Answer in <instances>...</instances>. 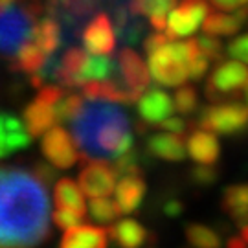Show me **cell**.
Instances as JSON below:
<instances>
[{"instance_id":"6da1fadb","label":"cell","mask_w":248,"mask_h":248,"mask_svg":"<svg viewBox=\"0 0 248 248\" xmlns=\"http://www.w3.org/2000/svg\"><path fill=\"white\" fill-rule=\"evenodd\" d=\"M50 235V199L31 171L0 166V247H35Z\"/></svg>"},{"instance_id":"7a4b0ae2","label":"cell","mask_w":248,"mask_h":248,"mask_svg":"<svg viewBox=\"0 0 248 248\" xmlns=\"http://www.w3.org/2000/svg\"><path fill=\"white\" fill-rule=\"evenodd\" d=\"M72 131L85 153L98 158L120 156L133 145L125 112L110 103H99V99L81 107L72 118Z\"/></svg>"},{"instance_id":"3957f363","label":"cell","mask_w":248,"mask_h":248,"mask_svg":"<svg viewBox=\"0 0 248 248\" xmlns=\"http://www.w3.org/2000/svg\"><path fill=\"white\" fill-rule=\"evenodd\" d=\"M199 50L197 39L182 43H166L149 53V68L156 83L164 87H178L189 78V62Z\"/></svg>"},{"instance_id":"277c9868","label":"cell","mask_w":248,"mask_h":248,"mask_svg":"<svg viewBox=\"0 0 248 248\" xmlns=\"http://www.w3.org/2000/svg\"><path fill=\"white\" fill-rule=\"evenodd\" d=\"M201 127L215 134H239L248 131V105L221 103L210 105L201 112Z\"/></svg>"},{"instance_id":"5b68a950","label":"cell","mask_w":248,"mask_h":248,"mask_svg":"<svg viewBox=\"0 0 248 248\" xmlns=\"http://www.w3.org/2000/svg\"><path fill=\"white\" fill-rule=\"evenodd\" d=\"M248 83V68L245 62L224 61L212 72L206 94L212 101H221L226 98H235L245 90Z\"/></svg>"},{"instance_id":"8992f818","label":"cell","mask_w":248,"mask_h":248,"mask_svg":"<svg viewBox=\"0 0 248 248\" xmlns=\"http://www.w3.org/2000/svg\"><path fill=\"white\" fill-rule=\"evenodd\" d=\"M31 35V18L18 6L0 9V53L13 55Z\"/></svg>"},{"instance_id":"52a82bcc","label":"cell","mask_w":248,"mask_h":248,"mask_svg":"<svg viewBox=\"0 0 248 248\" xmlns=\"http://www.w3.org/2000/svg\"><path fill=\"white\" fill-rule=\"evenodd\" d=\"M41 149H43V155L46 156V160L50 164H53L55 168L68 169L78 160L85 162V156H79L68 131H64L62 127H50L46 131Z\"/></svg>"},{"instance_id":"ba28073f","label":"cell","mask_w":248,"mask_h":248,"mask_svg":"<svg viewBox=\"0 0 248 248\" xmlns=\"http://www.w3.org/2000/svg\"><path fill=\"white\" fill-rule=\"evenodd\" d=\"M208 2L206 0H182V4L177 9L169 13V20L166 24L169 39H177V37L191 35L195 31L199 24L208 15Z\"/></svg>"},{"instance_id":"9c48e42d","label":"cell","mask_w":248,"mask_h":248,"mask_svg":"<svg viewBox=\"0 0 248 248\" xmlns=\"http://www.w3.org/2000/svg\"><path fill=\"white\" fill-rule=\"evenodd\" d=\"M85 48L94 55H110L116 46V31L112 20L105 13H98L83 31Z\"/></svg>"},{"instance_id":"30bf717a","label":"cell","mask_w":248,"mask_h":248,"mask_svg":"<svg viewBox=\"0 0 248 248\" xmlns=\"http://www.w3.org/2000/svg\"><path fill=\"white\" fill-rule=\"evenodd\" d=\"M116 171L105 162H89L79 173L81 189L89 197H107L116 187Z\"/></svg>"},{"instance_id":"8fae6325","label":"cell","mask_w":248,"mask_h":248,"mask_svg":"<svg viewBox=\"0 0 248 248\" xmlns=\"http://www.w3.org/2000/svg\"><path fill=\"white\" fill-rule=\"evenodd\" d=\"M118 72L127 89L138 96H142L143 90L149 87V70L143 64L142 57L131 48H124L118 53Z\"/></svg>"},{"instance_id":"7c38bea8","label":"cell","mask_w":248,"mask_h":248,"mask_svg":"<svg viewBox=\"0 0 248 248\" xmlns=\"http://www.w3.org/2000/svg\"><path fill=\"white\" fill-rule=\"evenodd\" d=\"M103 0H59L53 9V17H59L64 22L66 30L76 31L87 18L96 13Z\"/></svg>"},{"instance_id":"4fadbf2b","label":"cell","mask_w":248,"mask_h":248,"mask_svg":"<svg viewBox=\"0 0 248 248\" xmlns=\"http://www.w3.org/2000/svg\"><path fill=\"white\" fill-rule=\"evenodd\" d=\"M145 180L142 178V173H131V175H124L122 180L118 182L114 187L116 191V204L122 213L134 212L140 202H142L143 195H145Z\"/></svg>"},{"instance_id":"5bb4252c","label":"cell","mask_w":248,"mask_h":248,"mask_svg":"<svg viewBox=\"0 0 248 248\" xmlns=\"http://www.w3.org/2000/svg\"><path fill=\"white\" fill-rule=\"evenodd\" d=\"M173 99L158 89L147 90L138 98V112L147 124H160L173 114Z\"/></svg>"},{"instance_id":"9a60e30c","label":"cell","mask_w":248,"mask_h":248,"mask_svg":"<svg viewBox=\"0 0 248 248\" xmlns=\"http://www.w3.org/2000/svg\"><path fill=\"white\" fill-rule=\"evenodd\" d=\"M55 124V114H53V105L50 101L37 96L33 103H30L24 110V127L30 138H37L43 133H46L50 127Z\"/></svg>"},{"instance_id":"2e32d148","label":"cell","mask_w":248,"mask_h":248,"mask_svg":"<svg viewBox=\"0 0 248 248\" xmlns=\"http://www.w3.org/2000/svg\"><path fill=\"white\" fill-rule=\"evenodd\" d=\"M108 243V232L99 226H70L62 233V248H103Z\"/></svg>"},{"instance_id":"e0dca14e","label":"cell","mask_w":248,"mask_h":248,"mask_svg":"<svg viewBox=\"0 0 248 248\" xmlns=\"http://www.w3.org/2000/svg\"><path fill=\"white\" fill-rule=\"evenodd\" d=\"M248 18V4L241 6L235 13H210L204 17V33L208 35H233Z\"/></svg>"},{"instance_id":"ac0fdd59","label":"cell","mask_w":248,"mask_h":248,"mask_svg":"<svg viewBox=\"0 0 248 248\" xmlns=\"http://www.w3.org/2000/svg\"><path fill=\"white\" fill-rule=\"evenodd\" d=\"M187 153L199 164H210V166H213L219 160L221 145H219V140H217L215 134L208 133L204 129V131H195L189 136V140H187Z\"/></svg>"},{"instance_id":"d6986e66","label":"cell","mask_w":248,"mask_h":248,"mask_svg":"<svg viewBox=\"0 0 248 248\" xmlns=\"http://www.w3.org/2000/svg\"><path fill=\"white\" fill-rule=\"evenodd\" d=\"M33 43H35L46 55L55 53L57 48L61 46L62 41V28L57 17H46L41 18L35 26L31 28V35Z\"/></svg>"},{"instance_id":"ffe728a7","label":"cell","mask_w":248,"mask_h":248,"mask_svg":"<svg viewBox=\"0 0 248 248\" xmlns=\"http://www.w3.org/2000/svg\"><path fill=\"white\" fill-rule=\"evenodd\" d=\"M149 151L162 160L178 162L186 156V143L180 134L171 133H158L149 138Z\"/></svg>"},{"instance_id":"44dd1931","label":"cell","mask_w":248,"mask_h":248,"mask_svg":"<svg viewBox=\"0 0 248 248\" xmlns=\"http://www.w3.org/2000/svg\"><path fill=\"white\" fill-rule=\"evenodd\" d=\"M222 210L228 213L237 224L248 222V184H235L224 189L222 193Z\"/></svg>"},{"instance_id":"7402d4cb","label":"cell","mask_w":248,"mask_h":248,"mask_svg":"<svg viewBox=\"0 0 248 248\" xmlns=\"http://www.w3.org/2000/svg\"><path fill=\"white\" fill-rule=\"evenodd\" d=\"M53 201L57 204V208H66V210H72V212H78L79 215H83V217H85V213H87L83 189H81L72 178H61V180L55 184Z\"/></svg>"},{"instance_id":"603a6c76","label":"cell","mask_w":248,"mask_h":248,"mask_svg":"<svg viewBox=\"0 0 248 248\" xmlns=\"http://www.w3.org/2000/svg\"><path fill=\"white\" fill-rule=\"evenodd\" d=\"M108 235L120 247L134 248L143 245L149 233L145 232V228L140 222H136L134 219H122V221L116 222L114 226L108 230Z\"/></svg>"},{"instance_id":"cb8c5ba5","label":"cell","mask_w":248,"mask_h":248,"mask_svg":"<svg viewBox=\"0 0 248 248\" xmlns=\"http://www.w3.org/2000/svg\"><path fill=\"white\" fill-rule=\"evenodd\" d=\"M46 53L35 45V43H24L17 50V57L11 62L13 70L26 72L28 76H33L45 68Z\"/></svg>"},{"instance_id":"d4e9b609","label":"cell","mask_w":248,"mask_h":248,"mask_svg":"<svg viewBox=\"0 0 248 248\" xmlns=\"http://www.w3.org/2000/svg\"><path fill=\"white\" fill-rule=\"evenodd\" d=\"M116 70V64L112 62V59L108 57H89L87 55V61L81 72V81H92V79H107L108 76H112Z\"/></svg>"},{"instance_id":"484cf974","label":"cell","mask_w":248,"mask_h":248,"mask_svg":"<svg viewBox=\"0 0 248 248\" xmlns=\"http://www.w3.org/2000/svg\"><path fill=\"white\" fill-rule=\"evenodd\" d=\"M90 217L94 221L101 222V224H110L120 217V208L114 201H108L105 197H92V202H90Z\"/></svg>"},{"instance_id":"4316f807","label":"cell","mask_w":248,"mask_h":248,"mask_svg":"<svg viewBox=\"0 0 248 248\" xmlns=\"http://www.w3.org/2000/svg\"><path fill=\"white\" fill-rule=\"evenodd\" d=\"M186 237L189 245L199 248H217L221 245L219 235L204 224H189L186 228Z\"/></svg>"},{"instance_id":"83f0119b","label":"cell","mask_w":248,"mask_h":248,"mask_svg":"<svg viewBox=\"0 0 248 248\" xmlns=\"http://www.w3.org/2000/svg\"><path fill=\"white\" fill-rule=\"evenodd\" d=\"M83 107V98L78 94H62L61 98L53 103V114H55V122H72V118L79 112Z\"/></svg>"},{"instance_id":"f1b7e54d","label":"cell","mask_w":248,"mask_h":248,"mask_svg":"<svg viewBox=\"0 0 248 248\" xmlns=\"http://www.w3.org/2000/svg\"><path fill=\"white\" fill-rule=\"evenodd\" d=\"M180 87V85H178ZM197 105H199V96H197V90L193 85H184L175 92V101H173V107L177 108L180 114H191L197 110Z\"/></svg>"},{"instance_id":"f546056e","label":"cell","mask_w":248,"mask_h":248,"mask_svg":"<svg viewBox=\"0 0 248 248\" xmlns=\"http://www.w3.org/2000/svg\"><path fill=\"white\" fill-rule=\"evenodd\" d=\"M114 171L116 175H131V173H142L140 171V162H138V155L134 153V151H125V153H122L120 156H118V160L114 162Z\"/></svg>"},{"instance_id":"4dcf8cb0","label":"cell","mask_w":248,"mask_h":248,"mask_svg":"<svg viewBox=\"0 0 248 248\" xmlns=\"http://www.w3.org/2000/svg\"><path fill=\"white\" fill-rule=\"evenodd\" d=\"M197 45H199V50H201L210 61H221L224 48H222V43L215 35H208V33H206V35L199 37V39H197Z\"/></svg>"},{"instance_id":"1f68e13d","label":"cell","mask_w":248,"mask_h":248,"mask_svg":"<svg viewBox=\"0 0 248 248\" xmlns=\"http://www.w3.org/2000/svg\"><path fill=\"white\" fill-rule=\"evenodd\" d=\"M83 221V215H79L78 212H72V210H66V208H57L55 213H53V222L55 226H59L62 230L70 228V226H76Z\"/></svg>"},{"instance_id":"d6a6232c","label":"cell","mask_w":248,"mask_h":248,"mask_svg":"<svg viewBox=\"0 0 248 248\" xmlns=\"http://www.w3.org/2000/svg\"><path fill=\"white\" fill-rule=\"evenodd\" d=\"M191 180L197 186H212L217 180V171L210 164H204V166H199L191 171Z\"/></svg>"},{"instance_id":"836d02e7","label":"cell","mask_w":248,"mask_h":248,"mask_svg":"<svg viewBox=\"0 0 248 248\" xmlns=\"http://www.w3.org/2000/svg\"><path fill=\"white\" fill-rule=\"evenodd\" d=\"M226 52H228L230 57L248 64V33L243 37L233 39L230 45H228V48H226Z\"/></svg>"},{"instance_id":"e575fe53","label":"cell","mask_w":248,"mask_h":248,"mask_svg":"<svg viewBox=\"0 0 248 248\" xmlns=\"http://www.w3.org/2000/svg\"><path fill=\"white\" fill-rule=\"evenodd\" d=\"M208 64H210V59L202 52H199L189 62V78L191 79H201L208 72Z\"/></svg>"},{"instance_id":"d590c367","label":"cell","mask_w":248,"mask_h":248,"mask_svg":"<svg viewBox=\"0 0 248 248\" xmlns=\"http://www.w3.org/2000/svg\"><path fill=\"white\" fill-rule=\"evenodd\" d=\"M160 127L162 129H166V131H173V133L177 134H184L187 129V124L182 120V118H177V116H168L166 120H162L160 122Z\"/></svg>"},{"instance_id":"8d00e7d4","label":"cell","mask_w":248,"mask_h":248,"mask_svg":"<svg viewBox=\"0 0 248 248\" xmlns=\"http://www.w3.org/2000/svg\"><path fill=\"white\" fill-rule=\"evenodd\" d=\"M168 41H171L168 35H162V33H153L145 39V43H143V48H145V52L147 53H153L155 50H158L160 46H164Z\"/></svg>"},{"instance_id":"74e56055","label":"cell","mask_w":248,"mask_h":248,"mask_svg":"<svg viewBox=\"0 0 248 248\" xmlns=\"http://www.w3.org/2000/svg\"><path fill=\"white\" fill-rule=\"evenodd\" d=\"M213 6L221 11H230V9H237L241 6L248 4V0H210Z\"/></svg>"},{"instance_id":"f35d334b","label":"cell","mask_w":248,"mask_h":248,"mask_svg":"<svg viewBox=\"0 0 248 248\" xmlns=\"http://www.w3.org/2000/svg\"><path fill=\"white\" fill-rule=\"evenodd\" d=\"M35 173H37V177L41 178L43 182H52L53 178H55V171H53L52 168L45 166V164H37Z\"/></svg>"},{"instance_id":"ab89813d","label":"cell","mask_w":248,"mask_h":248,"mask_svg":"<svg viewBox=\"0 0 248 248\" xmlns=\"http://www.w3.org/2000/svg\"><path fill=\"white\" fill-rule=\"evenodd\" d=\"M149 22H151V26L155 28L156 31H162V30H166V24H168V20H166V15H151Z\"/></svg>"},{"instance_id":"60d3db41","label":"cell","mask_w":248,"mask_h":248,"mask_svg":"<svg viewBox=\"0 0 248 248\" xmlns=\"http://www.w3.org/2000/svg\"><path fill=\"white\" fill-rule=\"evenodd\" d=\"M166 213L168 215H180L182 213V204L178 202V201H169L166 204Z\"/></svg>"},{"instance_id":"b9f144b4","label":"cell","mask_w":248,"mask_h":248,"mask_svg":"<svg viewBox=\"0 0 248 248\" xmlns=\"http://www.w3.org/2000/svg\"><path fill=\"white\" fill-rule=\"evenodd\" d=\"M228 247H232V248H243V247H247V243L241 239V237H235V239L228 241Z\"/></svg>"},{"instance_id":"7bdbcfd3","label":"cell","mask_w":248,"mask_h":248,"mask_svg":"<svg viewBox=\"0 0 248 248\" xmlns=\"http://www.w3.org/2000/svg\"><path fill=\"white\" fill-rule=\"evenodd\" d=\"M239 237L248 245V222H247V224H243V226H241V235H239Z\"/></svg>"},{"instance_id":"ee69618b","label":"cell","mask_w":248,"mask_h":248,"mask_svg":"<svg viewBox=\"0 0 248 248\" xmlns=\"http://www.w3.org/2000/svg\"><path fill=\"white\" fill-rule=\"evenodd\" d=\"M57 2H59V0H48V8H50L52 13H53V9L57 8Z\"/></svg>"},{"instance_id":"f6af8a7d","label":"cell","mask_w":248,"mask_h":248,"mask_svg":"<svg viewBox=\"0 0 248 248\" xmlns=\"http://www.w3.org/2000/svg\"><path fill=\"white\" fill-rule=\"evenodd\" d=\"M245 99H247V105H248V83L247 87H245Z\"/></svg>"}]
</instances>
